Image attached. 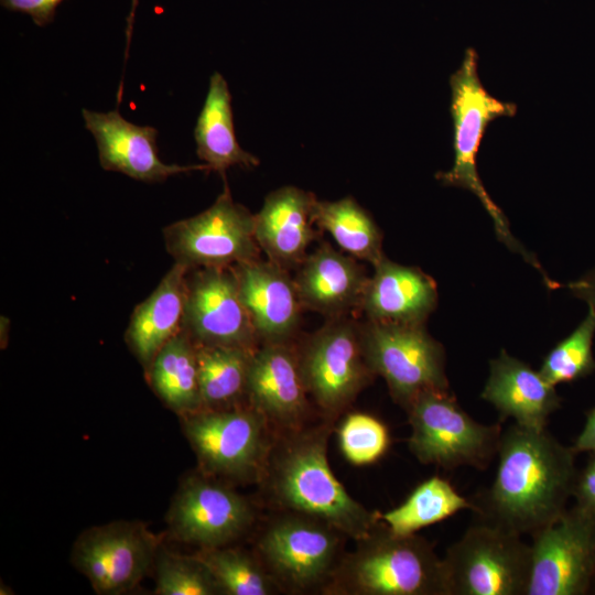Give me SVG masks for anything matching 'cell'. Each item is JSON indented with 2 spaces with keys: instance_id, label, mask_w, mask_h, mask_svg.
<instances>
[{
  "instance_id": "9a60e30c",
  "label": "cell",
  "mask_w": 595,
  "mask_h": 595,
  "mask_svg": "<svg viewBox=\"0 0 595 595\" xmlns=\"http://www.w3.org/2000/svg\"><path fill=\"white\" fill-rule=\"evenodd\" d=\"M183 329L198 345L256 349L259 338L232 267L188 269Z\"/></svg>"
},
{
  "instance_id": "836d02e7",
  "label": "cell",
  "mask_w": 595,
  "mask_h": 595,
  "mask_svg": "<svg viewBox=\"0 0 595 595\" xmlns=\"http://www.w3.org/2000/svg\"><path fill=\"white\" fill-rule=\"evenodd\" d=\"M572 497L575 505L595 512V472L586 465L577 472Z\"/></svg>"
},
{
  "instance_id": "7a4b0ae2",
  "label": "cell",
  "mask_w": 595,
  "mask_h": 595,
  "mask_svg": "<svg viewBox=\"0 0 595 595\" xmlns=\"http://www.w3.org/2000/svg\"><path fill=\"white\" fill-rule=\"evenodd\" d=\"M329 433L327 424L289 432L272 447L263 478L278 505L357 541L377 527L378 513L355 500L335 477L327 459Z\"/></svg>"
},
{
  "instance_id": "d590c367",
  "label": "cell",
  "mask_w": 595,
  "mask_h": 595,
  "mask_svg": "<svg viewBox=\"0 0 595 595\" xmlns=\"http://www.w3.org/2000/svg\"><path fill=\"white\" fill-rule=\"evenodd\" d=\"M575 452H595V407L586 413L583 429L572 446Z\"/></svg>"
},
{
  "instance_id": "d6986e66",
  "label": "cell",
  "mask_w": 595,
  "mask_h": 595,
  "mask_svg": "<svg viewBox=\"0 0 595 595\" xmlns=\"http://www.w3.org/2000/svg\"><path fill=\"white\" fill-rule=\"evenodd\" d=\"M489 367L480 397L496 408L500 419L512 418L527 429H545L549 416L561 407L555 386L504 349Z\"/></svg>"
},
{
  "instance_id": "8fae6325",
  "label": "cell",
  "mask_w": 595,
  "mask_h": 595,
  "mask_svg": "<svg viewBox=\"0 0 595 595\" xmlns=\"http://www.w3.org/2000/svg\"><path fill=\"white\" fill-rule=\"evenodd\" d=\"M527 595H583L595 576V512L574 505L532 537Z\"/></svg>"
},
{
  "instance_id": "6da1fadb",
  "label": "cell",
  "mask_w": 595,
  "mask_h": 595,
  "mask_svg": "<svg viewBox=\"0 0 595 595\" xmlns=\"http://www.w3.org/2000/svg\"><path fill=\"white\" fill-rule=\"evenodd\" d=\"M572 446L547 429L502 432L491 486L470 499L480 521L533 537L566 509L577 476Z\"/></svg>"
},
{
  "instance_id": "5bb4252c",
  "label": "cell",
  "mask_w": 595,
  "mask_h": 595,
  "mask_svg": "<svg viewBox=\"0 0 595 595\" xmlns=\"http://www.w3.org/2000/svg\"><path fill=\"white\" fill-rule=\"evenodd\" d=\"M256 518L252 504L207 475H192L180 486L167 515L172 536L203 548L226 547Z\"/></svg>"
},
{
  "instance_id": "7c38bea8",
  "label": "cell",
  "mask_w": 595,
  "mask_h": 595,
  "mask_svg": "<svg viewBox=\"0 0 595 595\" xmlns=\"http://www.w3.org/2000/svg\"><path fill=\"white\" fill-rule=\"evenodd\" d=\"M298 357L307 393L331 416L347 408L374 376L364 356L360 328L339 317L316 331Z\"/></svg>"
},
{
  "instance_id": "44dd1931",
  "label": "cell",
  "mask_w": 595,
  "mask_h": 595,
  "mask_svg": "<svg viewBox=\"0 0 595 595\" xmlns=\"http://www.w3.org/2000/svg\"><path fill=\"white\" fill-rule=\"evenodd\" d=\"M368 280L356 258L322 244L302 261L294 282L302 306L339 317L361 306Z\"/></svg>"
},
{
  "instance_id": "d4e9b609",
  "label": "cell",
  "mask_w": 595,
  "mask_h": 595,
  "mask_svg": "<svg viewBox=\"0 0 595 595\" xmlns=\"http://www.w3.org/2000/svg\"><path fill=\"white\" fill-rule=\"evenodd\" d=\"M145 374L153 391L181 416L203 409L196 344L184 329L159 350Z\"/></svg>"
},
{
  "instance_id": "cb8c5ba5",
  "label": "cell",
  "mask_w": 595,
  "mask_h": 595,
  "mask_svg": "<svg viewBox=\"0 0 595 595\" xmlns=\"http://www.w3.org/2000/svg\"><path fill=\"white\" fill-rule=\"evenodd\" d=\"M196 154L199 160L225 176L231 166L255 167L259 160L245 151L237 141L228 84L221 74L214 73L194 129Z\"/></svg>"
},
{
  "instance_id": "1f68e13d",
  "label": "cell",
  "mask_w": 595,
  "mask_h": 595,
  "mask_svg": "<svg viewBox=\"0 0 595 595\" xmlns=\"http://www.w3.org/2000/svg\"><path fill=\"white\" fill-rule=\"evenodd\" d=\"M344 456L355 465H366L380 458L389 446L387 426L377 418L361 412L348 413L338 430Z\"/></svg>"
},
{
  "instance_id": "2e32d148",
  "label": "cell",
  "mask_w": 595,
  "mask_h": 595,
  "mask_svg": "<svg viewBox=\"0 0 595 595\" xmlns=\"http://www.w3.org/2000/svg\"><path fill=\"white\" fill-rule=\"evenodd\" d=\"M85 128L95 138L100 166L145 183L164 182L167 177L191 171H209L206 164H166L160 160L158 130L126 120L117 110L97 112L83 109Z\"/></svg>"
},
{
  "instance_id": "7402d4cb",
  "label": "cell",
  "mask_w": 595,
  "mask_h": 595,
  "mask_svg": "<svg viewBox=\"0 0 595 595\" xmlns=\"http://www.w3.org/2000/svg\"><path fill=\"white\" fill-rule=\"evenodd\" d=\"M369 278L361 307L369 321L422 324L437 301L435 282L418 268L383 257Z\"/></svg>"
},
{
  "instance_id": "5b68a950",
  "label": "cell",
  "mask_w": 595,
  "mask_h": 595,
  "mask_svg": "<svg viewBox=\"0 0 595 595\" xmlns=\"http://www.w3.org/2000/svg\"><path fill=\"white\" fill-rule=\"evenodd\" d=\"M405 411L411 426L409 450L423 464L486 469L498 454L500 423L472 419L450 389L422 392Z\"/></svg>"
},
{
  "instance_id": "e575fe53",
  "label": "cell",
  "mask_w": 595,
  "mask_h": 595,
  "mask_svg": "<svg viewBox=\"0 0 595 595\" xmlns=\"http://www.w3.org/2000/svg\"><path fill=\"white\" fill-rule=\"evenodd\" d=\"M572 294L595 310V268L567 284Z\"/></svg>"
},
{
  "instance_id": "4dcf8cb0",
  "label": "cell",
  "mask_w": 595,
  "mask_h": 595,
  "mask_svg": "<svg viewBox=\"0 0 595 595\" xmlns=\"http://www.w3.org/2000/svg\"><path fill=\"white\" fill-rule=\"evenodd\" d=\"M155 564L158 595L223 594L210 570L196 555H178L160 548Z\"/></svg>"
},
{
  "instance_id": "8d00e7d4",
  "label": "cell",
  "mask_w": 595,
  "mask_h": 595,
  "mask_svg": "<svg viewBox=\"0 0 595 595\" xmlns=\"http://www.w3.org/2000/svg\"><path fill=\"white\" fill-rule=\"evenodd\" d=\"M586 466H588L591 469L595 472V452L589 453V458L587 461Z\"/></svg>"
},
{
  "instance_id": "ffe728a7",
  "label": "cell",
  "mask_w": 595,
  "mask_h": 595,
  "mask_svg": "<svg viewBox=\"0 0 595 595\" xmlns=\"http://www.w3.org/2000/svg\"><path fill=\"white\" fill-rule=\"evenodd\" d=\"M315 196L295 186L269 193L255 215V236L269 260L288 269L301 264L315 239Z\"/></svg>"
},
{
  "instance_id": "ac0fdd59",
  "label": "cell",
  "mask_w": 595,
  "mask_h": 595,
  "mask_svg": "<svg viewBox=\"0 0 595 595\" xmlns=\"http://www.w3.org/2000/svg\"><path fill=\"white\" fill-rule=\"evenodd\" d=\"M232 269L258 338L264 343H286L299 325L302 306L286 269L260 259Z\"/></svg>"
},
{
  "instance_id": "3957f363",
  "label": "cell",
  "mask_w": 595,
  "mask_h": 595,
  "mask_svg": "<svg viewBox=\"0 0 595 595\" xmlns=\"http://www.w3.org/2000/svg\"><path fill=\"white\" fill-rule=\"evenodd\" d=\"M323 591L346 595H447L442 558L414 534L398 536L386 526L357 540Z\"/></svg>"
},
{
  "instance_id": "484cf974",
  "label": "cell",
  "mask_w": 595,
  "mask_h": 595,
  "mask_svg": "<svg viewBox=\"0 0 595 595\" xmlns=\"http://www.w3.org/2000/svg\"><path fill=\"white\" fill-rule=\"evenodd\" d=\"M253 350L196 344L203 409L231 408L247 394L248 371Z\"/></svg>"
},
{
  "instance_id": "74e56055",
  "label": "cell",
  "mask_w": 595,
  "mask_h": 595,
  "mask_svg": "<svg viewBox=\"0 0 595 595\" xmlns=\"http://www.w3.org/2000/svg\"><path fill=\"white\" fill-rule=\"evenodd\" d=\"M136 2L137 0H133L132 1V10H131V13H130V18H129V30L131 29V23H132V18H133V11H134V8H136Z\"/></svg>"
},
{
  "instance_id": "30bf717a",
  "label": "cell",
  "mask_w": 595,
  "mask_h": 595,
  "mask_svg": "<svg viewBox=\"0 0 595 595\" xmlns=\"http://www.w3.org/2000/svg\"><path fill=\"white\" fill-rule=\"evenodd\" d=\"M343 537L321 520L291 512L270 522L257 548L277 584L305 592L328 583Z\"/></svg>"
},
{
  "instance_id": "f1b7e54d",
  "label": "cell",
  "mask_w": 595,
  "mask_h": 595,
  "mask_svg": "<svg viewBox=\"0 0 595 595\" xmlns=\"http://www.w3.org/2000/svg\"><path fill=\"white\" fill-rule=\"evenodd\" d=\"M210 570L223 594H273L277 582L258 560L247 552L226 547L203 548L196 554Z\"/></svg>"
},
{
  "instance_id": "f546056e",
  "label": "cell",
  "mask_w": 595,
  "mask_h": 595,
  "mask_svg": "<svg viewBox=\"0 0 595 595\" xmlns=\"http://www.w3.org/2000/svg\"><path fill=\"white\" fill-rule=\"evenodd\" d=\"M594 336L595 310L588 306L586 316L577 327L544 357L539 369L542 377L558 386L582 379L595 371Z\"/></svg>"
},
{
  "instance_id": "e0dca14e",
  "label": "cell",
  "mask_w": 595,
  "mask_h": 595,
  "mask_svg": "<svg viewBox=\"0 0 595 595\" xmlns=\"http://www.w3.org/2000/svg\"><path fill=\"white\" fill-rule=\"evenodd\" d=\"M306 394L299 357L286 343H264L253 350L247 396L269 424L285 432L302 429L309 411Z\"/></svg>"
},
{
  "instance_id": "4fadbf2b",
  "label": "cell",
  "mask_w": 595,
  "mask_h": 595,
  "mask_svg": "<svg viewBox=\"0 0 595 595\" xmlns=\"http://www.w3.org/2000/svg\"><path fill=\"white\" fill-rule=\"evenodd\" d=\"M160 539L137 521L93 527L76 540L72 561L96 593L119 595L134 588L151 566Z\"/></svg>"
},
{
  "instance_id": "9c48e42d",
  "label": "cell",
  "mask_w": 595,
  "mask_h": 595,
  "mask_svg": "<svg viewBox=\"0 0 595 595\" xmlns=\"http://www.w3.org/2000/svg\"><path fill=\"white\" fill-rule=\"evenodd\" d=\"M166 251L188 268H224L260 259L255 215L236 203L227 183L212 206L163 228Z\"/></svg>"
},
{
  "instance_id": "52a82bcc",
  "label": "cell",
  "mask_w": 595,
  "mask_h": 595,
  "mask_svg": "<svg viewBox=\"0 0 595 595\" xmlns=\"http://www.w3.org/2000/svg\"><path fill=\"white\" fill-rule=\"evenodd\" d=\"M442 561L447 595H527L531 545L516 532L477 520Z\"/></svg>"
},
{
  "instance_id": "8992f818",
  "label": "cell",
  "mask_w": 595,
  "mask_h": 595,
  "mask_svg": "<svg viewBox=\"0 0 595 595\" xmlns=\"http://www.w3.org/2000/svg\"><path fill=\"white\" fill-rule=\"evenodd\" d=\"M182 419L205 475L240 482L264 477L273 447L270 424L252 405L202 409Z\"/></svg>"
},
{
  "instance_id": "277c9868",
  "label": "cell",
  "mask_w": 595,
  "mask_h": 595,
  "mask_svg": "<svg viewBox=\"0 0 595 595\" xmlns=\"http://www.w3.org/2000/svg\"><path fill=\"white\" fill-rule=\"evenodd\" d=\"M477 62V52L467 48L459 68L450 77L454 162L448 171L436 173V178L444 185L463 187L475 194L491 217L498 238L542 271L536 258L510 232L506 216L488 195L477 172L476 158L488 125L517 112L513 102L501 101L485 89Z\"/></svg>"
},
{
  "instance_id": "d6a6232c",
  "label": "cell",
  "mask_w": 595,
  "mask_h": 595,
  "mask_svg": "<svg viewBox=\"0 0 595 595\" xmlns=\"http://www.w3.org/2000/svg\"><path fill=\"white\" fill-rule=\"evenodd\" d=\"M63 0H0L1 6L9 11L21 12L31 17L39 26H44L54 20L55 10Z\"/></svg>"
},
{
  "instance_id": "603a6c76",
  "label": "cell",
  "mask_w": 595,
  "mask_h": 595,
  "mask_svg": "<svg viewBox=\"0 0 595 595\" xmlns=\"http://www.w3.org/2000/svg\"><path fill=\"white\" fill-rule=\"evenodd\" d=\"M188 269L174 262L130 316L126 343L145 371L159 350L183 329Z\"/></svg>"
},
{
  "instance_id": "ba28073f",
  "label": "cell",
  "mask_w": 595,
  "mask_h": 595,
  "mask_svg": "<svg viewBox=\"0 0 595 595\" xmlns=\"http://www.w3.org/2000/svg\"><path fill=\"white\" fill-rule=\"evenodd\" d=\"M360 338L368 367L404 410L422 392L450 389L443 347L422 324L369 321Z\"/></svg>"
},
{
  "instance_id": "4316f807",
  "label": "cell",
  "mask_w": 595,
  "mask_h": 595,
  "mask_svg": "<svg viewBox=\"0 0 595 595\" xmlns=\"http://www.w3.org/2000/svg\"><path fill=\"white\" fill-rule=\"evenodd\" d=\"M313 219L317 227L327 231L354 258L375 266L385 257L379 227L353 197L334 202L316 201Z\"/></svg>"
},
{
  "instance_id": "83f0119b",
  "label": "cell",
  "mask_w": 595,
  "mask_h": 595,
  "mask_svg": "<svg viewBox=\"0 0 595 595\" xmlns=\"http://www.w3.org/2000/svg\"><path fill=\"white\" fill-rule=\"evenodd\" d=\"M463 509H474L447 482L433 476L418 485L398 507L378 513V519L394 534H414L420 529L445 520Z\"/></svg>"
},
{
  "instance_id": "f35d334b",
  "label": "cell",
  "mask_w": 595,
  "mask_h": 595,
  "mask_svg": "<svg viewBox=\"0 0 595 595\" xmlns=\"http://www.w3.org/2000/svg\"><path fill=\"white\" fill-rule=\"evenodd\" d=\"M593 585L595 586V576H594V582H593Z\"/></svg>"
}]
</instances>
